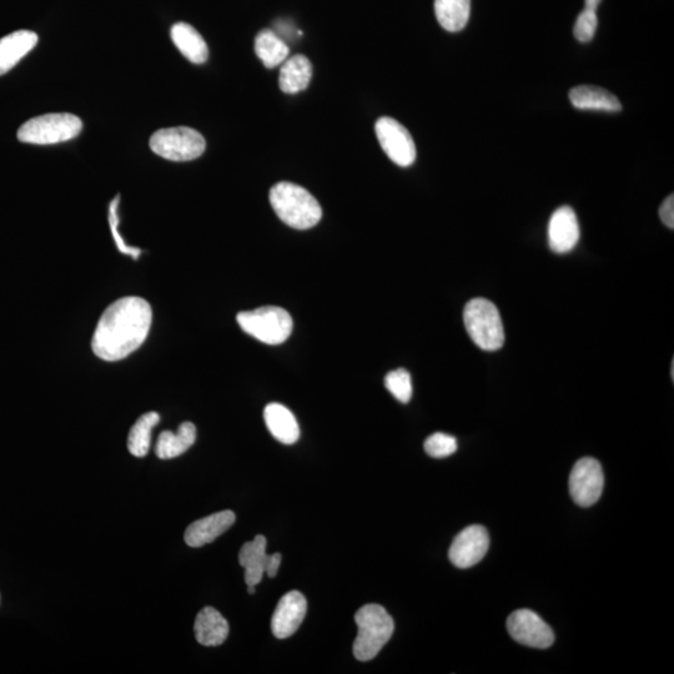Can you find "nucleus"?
<instances>
[{"instance_id":"obj_1","label":"nucleus","mask_w":674,"mask_h":674,"mask_svg":"<svg viewBox=\"0 0 674 674\" xmlns=\"http://www.w3.org/2000/svg\"><path fill=\"white\" fill-rule=\"evenodd\" d=\"M153 310L147 300L127 296L108 306L92 340L95 355L104 361L125 359L144 344L152 328Z\"/></svg>"},{"instance_id":"obj_2","label":"nucleus","mask_w":674,"mask_h":674,"mask_svg":"<svg viewBox=\"0 0 674 674\" xmlns=\"http://www.w3.org/2000/svg\"><path fill=\"white\" fill-rule=\"evenodd\" d=\"M270 203L280 220L290 228L308 230L323 218L319 201L303 186L283 181L270 190Z\"/></svg>"},{"instance_id":"obj_3","label":"nucleus","mask_w":674,"mask_h":674,"mask_svg":"<svg viewBox=\"0 0 674 674\" xmlns=\"http://www.w3.org/2000/svg\"><path fill=\"white\" fill-rule=\"evenodd\" d=\"M355 622L354 656L361 662L374 660L394 635V620L384 607L366 605L356 612Z\"/></svg>"},{"instance_id":"obj_4","label":"nucleus","mask_w":674,"mask_h":674,"mask_svg":"<svg viewBox=\"0 0 674 674\" xmlns=\"http://www.w3.org/2000/svg\"><path fill=\"white\" fill-rule=\"evenodd\" d=\"M464 321L471 340L485 351L500 350L504 346L505 331L499 309L484 298H476L466 305Z\"/></svg>"},{"instance_id":"obj_5","label":"nucleus","mask_w":674,"mask_h":674,"mask_svg":"<svg viewBox=\"0 0 674 674\" xmlns=\"http://www.w3.org/2000/svg\"><path fill=\"white\" fill-rule=\"evenodd\" d=\"M246 334L268 345H280L293 333L294 323L288 311L279 306H263L236 316Z\"/></svg>"},{"instance_id":"obj_6","label":"nucleus","mask_w":674,"mask_h":674,"mask_svg":"<svg viewBox=\"0 0 674 674\" xmlns=\"http://www.w3.org/2000/svg\"><path fill=\"white\" fill-rule=\"evenodd\" d=\"M82 129V120L73 114H45L24 123L18 130V139L35 145L59 144L77 138Z\"/></svg>"},{"instance_id":"obj_7","label":"nucleus","mask_w":674,"mask_h":674,"mask_svg":"<svg viewBox=\"0 0 674 674\" xmlns=\"http://www.w3.org/2000/svg\"><path fill=\"white\" fill-rule=\"evenodd\" d=\"M150 148L171 162H190L203 155L206 142L199 132L186 127L162 129L150 139Z\"/></svg>"},{"instance_id":"obj_8","label":"nucleus","mask_w":674,"mask_h":674,"mask_svg":"<svg viewBox=\"0 0 674 674\" xmlns=\"http://www.w3.org/2000/svg\"><path fill=\"white\" fill-rule=\"evenodd\" d=\"M375 130L381 148L392 162L402 168L415 163L416 145L404 125L395 119L382 117L377 120Z\"/></svg>"},{"instance_id":"obj_9","label":"nucleus","mask_w":674,"mask_h":674,"mask_svg":"<svg viewBox=\"0 0 674 674\" xmlns=\"http://www.w3.org/2000/svg\"><path fill=\"white\" fill-rule=\"evenodd\" d=\"M570 494L578 506L590 507L595 505L602 496L605 487L600 462L592 457H585L576 462L570 475Z\"/></svg>"},{"instance_id":"obj_10","label":"nucleus","mask_w":674,"mask_h":674,"mask_svg":"<svg viewBox=\"0 0 674 674\" xmlns=\"http://www.w3.org/2000/svg\"><path fill=\"white\" fill-rule=\"evenodd\" d=\"M507 631L516 642L538 650H546L555 642L552 628L531 610L513 612L507 620Z\"/></svg>"},{"instance_id":"obj_11","label":"nucleus","mask_w":674,"mask_h":674,"mask_svg":"<svg viewBox=\"0 0 674 674\" xmlns=\"http://www.w3.org/2000/svg\"><path fill=\"white\" fill-rule=\"evenodd\" d=\"M268 541L264 536H256L253 541L245 543L239 553L240 566L245 570V583L248 586H258L266 573L270 578L278 575L281 565L280 553L268 555L266 553Z\"/></svg>"},{"instance_id":"obj_12","label":"nucleus","mask_w":674,"mask_h":674,"mask_svg":"<svg viewBox=\"0 0 674 674\" xmlns=\"http://www.w3.org/2000/svg\"><path fill=\"white\" fill-rule=\"evenodd\" d=\"M489 547V532L484 526L466 527L452 542L449 551L450 561L456 567L470 568L482 561Z\"/></svg>"},{"instance_id":"obj_13","label":"nucleus","mask_w":674,"mask_h":674,"mask_svg":"<svg viewBox=\"0 0 674 674\" xmlns=\"http://www.w3.org/2000/svg\"><path fill=\"white\" fill-rule=\"evenodd\" d=\"M308 612V602L303 593L291 591L281 598L271 620V631L279 640H285L299 630Z\"/></svg>"},{"instance_id":"obj_14","label":"nucleus","mask_w":674,"mask_h":674,"mask_svg":"<svg viewBox=\"0 0 674 674\" xmlns=\"http://www.w3.org/2000/svg\"><path fill=\"white\" fill-rule=\"evenodd\" d=\"M580 225L570 206H561L548 223V245L557 254L570 253L580 241Z\"/></svg>"},{"instance_id":"obj_15","label":"nucleus","mask_w":674,"mask_h":674,"mask_svg":"<svg viewBox=\"0 0 674 674\" xmlns=\"http://www.w3.org/2000/svg\"><path fill=\"white\" fill-rule=\"evenodd\" d=\"M236 516L233 511L226 510L201 518L186 528L184 540L186 545L199 548L214 542L234 525Z\"/></svg>"},{"instance_id":"obj_16","label":"nucleus","mask_w":674,"mask_h":674,"mask_svg":"<svg viewBox=\"0 0 674 674\" xmlns=\"http://www.w3.org/2000/svg\"><path fill=\"white\" fill-rule=\"evenodd\" d=\"M229 623L218 610L205 607L196 616L194 632L196 641L206 647L223 645L229 636Z\"/></svg>"},{"instance_id":"obj_17","label":"nucleus","mask_w":674,"mask_h":674,"mask_svg":"<svg viewBox=\"0 0 674 674\" xmlns=\"http://www.w3.org/2000/svg\"><path fill=\"white\" fill-rule=\"evenodd\" d=\"M264 420L270 434L284 445H293L300 437V427L293 412L281 404H269L264 410Z\"/></svg>"},{"instance_id":"obj_18","label":"nucleus","mask_w":674,"mask_h":674,"mask_svg":"<svg viewBox=\"0 0 674 674\" xmlns=\"http://www.w3.org/2000/svg\"><path fill=\"white\" fill-rule=\"evenodd\" d=\"M37 43L38 35L30 30H18L0 39V75L12 70Z\"/></svg>"},{"instance_id":"obj_19","label":"nucleus","mask_w":674,"mask_h":674,"mask_svg":"<svg viewBox=\"0 0 674 674\" xmlns=\"http://www.w3.org/2000/svg\"><path fill=\"white\" fill-rule=\"evenodd\" d=\"M573 107L581 110H601V112L618 113L622 104L615 94L593 85H580L568 94Z\"/></svg>"},{"instance_id":"obj_20","label":"nucleus","mask_w":674,"mask_h":674,"mask_svg":"<svg viewBox=\"0 0 674 674\" xmlns=\"http://www.w3.org/2000/svg\"><path fill=\"white\" fill-rule=\"evenodd\" d=\"M313 65L303 54H296L283 63L280 70V89L286 94H298L309 87Z\"/></svg>"},{"instance_id":"obj_21","label":"nucleus","mask_w":674,"mask_h":674,"mask_svg":"<svg viewBox=\"0 0 674 674\" xmlns=\"http://www.w3.org/2000/svg\"><path fill=\"white\" fill-rule=\"evenodd\" d=\"M171 39L184 57L194 64H203L209 58L208 44L198 30L188 23H176L171 28Z\"/></svg>"},{"instance_id":"obj_22","label":"nucleus","mask_w":674,"mask_h":674,"mask_svg":"<svg viewBox=\"0 0 674 674\" xmlns=\"http://www.w3.org/2000/svg\"><path fill=\"white\" fill-rule=\"evenodd\" d=\"M196 441V427L191 422H183L178 432L164 431L160 434L155 454L160 460L175 459L185 454Z\"/></svg>"},{"instance_id":"obj_23","label":"nucleus","mask_w":674,"mask_h":674,"mask_svg":"<svg viewBox=\"0 0 674 674\" xmlns=\"http://www.w3.org/2000/svg\"><path fill=\"white\" fill-rule=\"evenodd\" d=\"M255 52L266 68L273 69L288 59L290 49L278 33L271 29H264L256 35Z\"/></svg>"},{"instance_id":"obj_24","label":"nucleus","mask_w":674,"mask_h":674,"mask_svg":"<svg viewBox=\"0 0 674 674\" xmlns=\"http://www.w3.org/2000/svg\"><path fill=\"white\" fill-rule=\"evenodd\" d=\"M435 13L447 32H460L469 23L471 0H435Z\"/></svg>"},{"instance_id":"obj_25","label":"nucleus","mask_w":674,"mask_h":674,"mask_svg":"<svg viewBox=\"0 0 674 674\" xmlns=\"http://www.w3.org/2000/svg\"><path fill=\"white\" fill-rule=\"evenodd\" d=\"M160 415L158 412H148L135 422L128 436V450L135 457H145L148 455L150 445H152V431L159 424Z\"/></svg>"},{"instance_id":"obj_26","label":"nucleus","mask_w":674,"mask_h":674,"mask_svg":"<svg viewBox=\"0 0 674 674\" xmlns=\"http://www.w3.org/2000/svg\"><path fill=\"white\" fill-rule=\"evenodd\" d=\"M385 386L392 396L402 404L410 402L412 397V381L409 371L397 369L389 372L385 377Z\"/></svg>"},{"instance_id":"obj_27","label":"nucleus","mask_w":674,"mask_h":674,"mask_svg":"<svg viewBox=\"0 0 674 674\" xmlns=\"http://www.w3.org/2000/svg\"><path fill=\"white\" fill-rule=\"evenodd\" d=\"M426 454L434 459H445L457 451V441L454 436L436 432L425 441Z\"/></svg>"},{"instance_id":"obj_28","label":"nucleus","mask_w":674,"mask_h":674,"mask_svg":"<svg viewBox=\"0 0 674 674\" xmlns=\"http://www.w3.org/2000/svg\"><path fill=\"white\" fill-rule=\"evenodd\" d=\"M598 17L597 10L585 8L578 14L575 27H573V34L578 42H591L597 32Z\"/></svg>"},{"instance_id":"obj_29","label":"nucleus","mask_w":674,"mask_h":674,"mask_svg":"<svg viewBox=\"0 0 674 674\" xmlns=\"http://www.w3.org/2000/svg\"><path fill=\"white\" fill-rule=\"evenodd\" d=\"M118 205H119V196H117V198H115L112 201V204H110V209H109L110 229H112L115 244H117L120 253L132 255L133 259L138 260L139 255L142 254V250H140L139 248H133V246H129V245L125 244V241L123 240L122 236H120V234H119V231H118V225H119Z\"/></svg>"},{"instance_id":"obj_30","label":"nucleus","mask_w":674,"mask_h":674,"mask_svg":"<svg viewBox=\"0 0 674 674\" xmlns=\"http://www.w3.org/2000/svg\"><path fill=\"white\" fill-rule=\"evenodd\" d=\"M660 216L667 228H674V196L671 194L663 201L660 208Z\"/></svg>"},{"instance_id":"obj_31","label":"nucleus","mask_w":674,"mask_h":674,"mask_svg":"<svg viewBox=\"0 0 674 674\" xmlns=\"http://www.w3.org/2000/svg\"><path fill=\"white\" fill-rule=\"evenodd\" d=\"M602 0H585V8L597 10Z\"/></svg>"},{"instance_id":"obj_32","label":"nucleus","mask_w":674,"mask_h":674,"mask_svg":"<svg viewBox=\"0 0 674 674\" xmlns=\"http://www.w3.org/2000/svg\"><path fill=\"white\" fill-rule=\"evenodd\" d=\"M255 591H256L255 586H248V592L250 593V595H254Z\"/></svg>"}]
</instances>
